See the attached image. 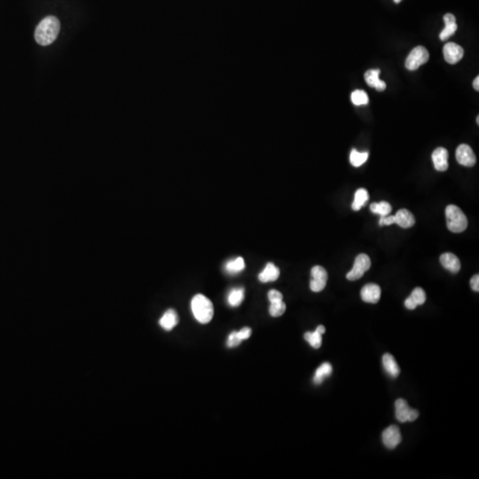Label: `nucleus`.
<instances>
[{
  "label": "nucleus",
  "mask_w": 479,
  "mask_h": 479,
  "mask_svg": "<svg viewBox=\"0 0 479 479\" xmlns=\"http://www.w3.org/2000/svg\"><path fill=\"white\" fill-rule=\"evenodd\" d=\"M61 29V23L55 16H47L43 19L36 27L35 39L42 46L53 44L57 38Z\"/></svg>",
  "instance_id": "1"
},
{
  "label": "nucleus",
  "mask_w": 479,
  "mask_h": 479,
  "mask_svg": "<svg viewBox=\"0 0 479 479\" xmlns=\"http://www.w3.org/2000/svg\"><path fill=\"white\" fill-rule=\"evenodd\" d=\"M191 308L193 314L200 323H209L214 315V308L212 303L204 295H196L193 298Z\"/></svg>",
  "instance_id": "2"
},
{
  "label": "nucleus",
  "mask_w": 479,
  "mask_h": 479,
  "mask_svg": "<svg viewBox=\"0 0 479 479\" xmlns=\"http://www.w3.org/2000/svg\"><path fill=\"white\" fill-rule=\"evenodd\" d=\"M447 227L453 232H463L468 226V219L460 208L448 205L446 209Z\"/></svg>",
  "instance_id": "3"
},
{
  "label": "nucleus",
  "mask_w": 479,
  "mask_h": 479,
  "mask_svg": "<svg viewBox=\"0 0 479 479\" xmlns=\"http://www.w3.org/2000/svg\"><path fill=\"white\" fill-rule=\"evenodd\" d=\"M429 59L428 52L426 48L418 45L411 51L406 61V68L409 70H416L421 65L427 63Z\"/></svg>",
  "instance_id": "4"
},
{
  "label": "nucleus",
  "mask_w": 479,
  "mask_h": 479,
  "mask_svg": "<svg viewBox=\"0 0 479 479\" xmlns=\"http://www.w3.org/2000/svg\"><path fill=\"white\" fill-rule=\"evenodd\" d=\"M370 266L371 260L369 257L366 254H359L356 258L353 267L347 273L346 278L352 281L360 279L364 275V273L369 270Z\"/></svg>",
  "instance_id": "5"
},
{
  "label": "nucleus",
  "mask_w": 479,
  "mask_h": 479,
  "mask_svg": "<svg viewBox=\"0 0 479 479\" xmlns=\"http://www.w3.org/2000/svg\"><path fill=\"white\" fill-rule=\"evenodd\" d=\"M396 417L400 422L414 421L419 416V412L412 409L405 399H399L395 402Z\"/></svg>",
  "instance_id": "6"
},
{
  "label": "nucleus",
  "mask_w": 479,
  "mask_h": 479,
  "mask_svg": "<svg viewBox=\"0 0 479 479\" xmlns=\"http://www.w3.org/2000/svg\"><path fill=\"white\" fill-rule=\"evenodd\" d=\"M312 279L310 282V288L313 292H320L323 291L327 281V272L325 268L320 265H315L311 271Z\"/></svg>",
  "instance_id": "7"
},
{
  "label": "nucleus",
  "mask_w": 479,
  "mask_h": 479,
  "mask_svg": "<svg viewBox=\"0 0 479 479\" xmlns=\"http://www.w3.org/2000/svg\"><path fill=\"white\" fill-rule=\"evenodd\" d=\"M456 159L459 164L466 167H473L476 163L475 154L471 148L466 144H461L456 149Z\"/></svg>",
  "instance_id": "8"
},
{
  "label": "nucleus",
  "mask_w": 479,
  "mask_h": 479,
  "mask_svg": "<svg viewBox=\"0 0 479 479\" xmlns=\"http://www.w3.org/2000/svg\"><path fill=\"white\" fill-rule=\"evenodd\" d=\"M402 440L399 427L396 425H391L382 432V442L385 447L393 449L398 447Z\"/></svg>",
  "instance_id": "9"
},
{
  "label": "nucleus",
  "mask_w": 479,
  "mask_h": 479,
  "mask_svg": "<svg viewBox=\"0 0 479 479\" xmlns=\"http://www.w3.org/2000/svg\"><path fill=\"white\" fill-rule=\"evenodd\" d=\"M443 53L446 62L449 64H455L460 62L464 55L462 47L453 42L447 43L444 46Z\"/></svg>",
  "instance_id": "10"
},
{
  "label": "nucleus",
  "mask_w": 479,
  "mask_h": 479,
  "mask_svg": "<svg viewBox=\"0 0 479 479\" xmlns=\"http://www.w3.org/2000/svg\"><path fill=\"white\" fill-rule=\"evenodd\" d=\"M360 295L364 302L376 304L381 298V288L376 284H367L362 288Z\"/></svg>",
  "instance_id": "11"
},
{
  "label": "nucleus",
  "mask_w": 479,
  "mask_h": 479,
  "mask_svg": "<svg viewBox=\"0 0 479 479\" xmlns=\"http://www.w3.org/2000/svg\"><path fill=\"white\" fill-rule=\"evenodd\" d=\"M432 161L436 170L446 171L448 169V151L444 148H438L432 153Z\"/></svg>",
  "instance_id": "12"
},
{
  "label": "nucleus",
  "mask_w": 479,
  "mask_h": 479,
  "mask_svg": "<svg viewBox=\"0 0 479 479\" xmlns=\"http://www.w3.org/2000/svg\"><path fill=\"white\" fill-rule=\"evenodd\" d=\"M380 73H381L380 69H369V70H367V72L365 73L364 77H365L367 84L370 87L374 88L377 91H385V88H386V84H385V82L381 81L379 78Z\"/></svg>",
  "instance_id": "13"
},
{
  "label": "nucleus",
  "mask_w": 479,
  "mask_h": 479,
  "mask_svg": "<svg viewBox=\"0 0 479 479\" xmlns=\"http://www.w3.org/2000/svg\"><path fill=\"white\" fill-rule=\"evenodd\" d=\"M455 21H456L455 16L452 15V14H447L444 16V22H445L446 27L439 34V38L442 41H446V40L448 39L457 30V24H456Z\"/></svg>",
  "instance_id": "14"
},
{
  "label": "nucleus",
  "mask_w": 479,
  "mask_h": 479,
  "mask_svg": "<svg viewBox=\"0 0 479 479\" xmlns=\"http://www.w3.org/2000/svg\"><path fill=\"white\" fill-rule=\"evenodd\" d=\"M426 301V294L421 288H416L412 292L410 297L405 301V305L409 310H414L418 305L424 304Z\"/></svg>",
  "instance_id": "15"
},
{
  "label": "nucleus",
  "mask_w": 479,
  "mask_h": 479,
  "mask_svg": "<svg viewBox=\"0 0 479 479\" xmlns=\"http://www.w3.org/2000/svg\"><path fill=\"white\" fill-rule=\"evenodd\" d=\"M440 263L445 268L451 272H459L461 270V262L459 258L453 253H444L440 257Z\"/></svg>",
  "instance_id": "16"
},
{
  "label": "nucleus",
  "mask_w": 479,
  "mask_h": 479,
  "mask_svg": "<svg viewBox=\"0 0 479 479\" xmlns=\"http://www.w3.org/2000/svg\"><path fill=\"white\" fill-rule=\"evenodd\" d=\"M394 217H395V224L402 228H410L415 223L414 215L412 214L410 211L405 209L399 210Z\"/></svg>",
  "instance_id": "17"
},
{
  "label": "nucleus",
  "mask_w": 479,
  "mask_h": 479,
  "mask_svg": "<svg viewBox=\"0 0 479 479\" xmlns=\"http://www.w3.org/2000/svg\"><path fill=\"white\" fill-rule=\"evenodd\" d=\"M178 323V316L174 310L170 309L164 312V315L160 319L159 324L165 330L173 329Z\"/></svg>",
  "instance_id": "18"
},
{
  "label": "nucleus",
  "mask_w": 479,
  "mask_h": 479,
  "mask_svg": "<svg viewBox=\"0 0 479 479\" xmlns=\"http://www.w3.org/2000/svg\"><path fill=\"white\" fill-rule=\"evenodd\" d=\"M326 332V328L322 325H319L314 332H306L305 339L310 345L314 349H319L322 343V334Z\"/></svg>",
  "instance_id": "19"
},
{
  "label": "nucleus",
  "mask_w": 479,
  "mask_h": 479,
  "mask_svg": "<svg viewBox=\"0 0 479 479\" xmlns=\"http://www.w3.org/2000/svg\"><path fill=\"white\" fill-rule=\"evenodd\" d=\"M279 268L273 265L272 263H268L267 265H265L264 271L259 273L258 279L262 282L266 283V282L275 281L276 279H278V278H279Z\"/></svg>",
  "instance_id": "20"
},
{
  "label": "nucleus",
  "mask_w": 479,
  "mask_h": 479,
  "mask_svg": "<svg viewBox=\"0 0 479 479\" xmlns=\"http://www.w3.org/2000/svg\"><path fill=\"white\" fill-rule=\"evenodd\" d=\"M382 366L385 367V371L388 373L389 375H391L392 377H398L399 376V373H400V369H399V365L397 363L394 357L390 354V353H386L382 357Z\"/></svg>",
  "instance_id": "21"
},
{
  "label": "nucleus",
  "mask_w": 479,
  "mask_h": 479,
  "mask_svg": "<svg viewBox=\"0 0 479 479\" xmlns=\"http://www.w3.org/2000/svg\"><path fill=\"white\" fill-rule=\"evenodd\" d=\"M369 200V195L365 188H359L356 191L354 195V201L352 203V208L353 211H358L364 207L367 201Z\"/></svg>",
  "instance_id": "22"
},
{
  "label": "nucleus",
  "mask_w": 479,
  "mask_h": 479,
  "mask_svg": "<svg viewBox=\"0 0 479 479\" xmlns=\"http://www.w3.org/2000/svg\"><path fill=\"white\" fill-rule=\"evenodd\" d=\"M332 371H333V368H332L331 364L328 363V362H325V363L322 364L316 370L314 377H313L314 384L315 385H320L326 378L328 377L332 374Z\"/></svg>",
  "instance_id": "23"
},
{
  "label": "nucleus",
  "mask_w": 479,
  "mask_h": 479,
  "mask_svg": "<svg viewBox=\"0 0 479 479\" xmlns=\"http://www.w3.org/2000/svg\"><path fill=\"white\" fill-rule=\"evenodd\" d=\"M245 268V262L243 258H237L234 260L227 262L225 265V271L230 274H236L244 271Z\"/></svg>",
  "instance_id": "24"
},
{
  "label": "nucleus",
  "mask_w": 479,
  "mask_h": 479,
  "mask_svg": "<svg viewBox=\"0 0 479 479\" xmlns=\"http://www.w3.org/2000/svg\"><path fill=\"white\" fill-rule=\"evenodd\" d=\"M367 158H368V153L359 152L356 149H352L350 155V162L354 167L361 166L367 162Z\"/></svg>",
  "instance_id": "25"
},
{
  "label": "nucleus",
  "mask_w": 479,
  "mask_h": 479,
  "mask_svg": "<svg viewBox=\"0 0 479 479\" xmlns=\"http://www.w3.org/2000/svg\"><path fill=\"white\" fill-rule=\"evenodd\" d=\"M370 210L374 214H379L381 217H385L392 212V208L391 204L387 202H381L371 204Z\"/></svg>",
  "instance_id": "26"
},
{
  "label": "nucleus",
  "mask_w": 479,
  "mask_h": 479,
  "mask_svg": "<svg viewBox=\"0 0 479 479\" xmlns=\"http://www.w3.org/2000/svg\"><path fill=\"white\" fill-rule=\"evenodd\" d=\"M244 299V289H233L228 295L229 305L232 307L239 306Z\"/></svg>",
  "instance_id": "27"
},
{
  "label": "nucleus",
  "mask_w": 479,
  "mask_h": 479,
  "mask_svg": "<svg viewBox=\"0 0 479 479\" xmlns=\"http://www.w3.org/2000/svg\"><path fill=\"white\" fill-rule=\"evenodd\" d=\"M351 99H352V103L356 106L367 105L368 102H369L367 92L362 91V90H356V91H353L352 96H351Z\"/></svg>",
  "instance_id": "28"
},
{
  "label": "nucleus",
  "mask_w": 479,
  "mask_h": 479,
  "mask_svg": "<svg viewBox=\"0 0 479 479\" xmlns=\"http://www.w3.org/2000/svg\"><path fill=\"white\" fill-rule=\"evenodd\" d=\"M285 311H286V305L283 301L271 303L270 308H269V312L272 317H279L284 314Z\"/></svg>",
  "instance_id": "29"
},
{
  "label": "nucleus",
  "mask_w": 479,
  "mask_h": 479,
  "mask_svg": "<svg viewBox=\"0 0 479 479\" xmlns=\"http://www.w3.org/2000/svg\"><path fill=\"white\" fill-rule=\"evenodd\" d=\"M242 343V340L240 339L237 331H233L231 334H229L228 340H227V346L229 348H233L238 346Z\"/></svg>",
  "instance_id": "30"
},
{
  "label": "nucleus",
  "mask_w": 479,
  "mask_h": 479,
  "mask_svg": "<svg viewBox=\"0 0 479 479\" xmlns=\"http://www.w3.org/2000/svg\"><path fill=\"white\" fill-rule=\"evenodd\" d=\"M268 298L269 301L271 303H274V302L282 301L283 296L279 291L272 290V291H269Z\"/></svg>",
  "instance_id": "31"
},
{
  "label": "nucleus",
  "mask_w": 479,
  "mask_h": 479,
  "mask_svg": "<svg viewBox=\"0 0 479 479\" xmlns=\"http://www.w3.org/2000/svg\"><path fill=\"white\" fill-rule=\"evenodd\" d=\"M392 224H395V217L394 216H385V217H381L380 220H379V225L382 226V225H391Z\"/></svg>",
  "instance_id": "32"
},
{
  "label": "nucleus",
  "mask_w": 479,
  "mask_h": 479,
  "mask_svg": "<svg viewBox=\"0 0 479 479\" xmlns=\"http://www.w3.org/2000/svg\"><path fill=\"white\" fill-rule=\"evenodd\" d=\"M237 334H238L240 339H241L242 341H244V340H246V339L250 338V337H251V329L250 327H244L243 329H241V330L237 332Z\"/></svg>",
  "instance_id": "33"
},
{
  "label": "nucleus",
  "mask_w": 479,
  "mask_h": 479,
  "mask_svg": "<svg viewBox=\"0 0 479 479\" xmlns=\"http://www.w3.org/2000/svg\"><path fill=\"white\" fill-rule=\"evenodd\" d=\"M470 286H471L472 290L475 291V292H478L479 291V276L478 274H475V275L472 277L471 279H470Z\"/></svg>",
  "instance_id": "34"
},
{
  "label": "nucleus",
  "mask_w": 479,
  "mask_h": 479,
  "mask_svg": "<svg viewBox=\"0 0 479 479\" xmlns=\"http://www.w3.org/2000/svg\"><path fill=\"white\" fill-rule=\"evenodd\" d=\"M473 86H474L475 91H479V76L475 77L474 82H473Z\"/></svg>",
  "instance_id": "35"
},
{
  "label": "nucleus",
  "mask_w": 479,
  "mask_h": 479,
  "mask_svg": "<svg viewBox=\"0 0 479 479\" xmlns=\"http://www.w3.org/2000/svg\"><path fill=\"white\" fill-rule=\"evenodd\" d=\"M401 1H402V0H394V2L397 3V4H399V2H401Z\"/></svg>",
  "instance_id": "36"
},
{
  "label": "nucleus",
  "mask_w": 479,
  "mask_h": 479,
  "mask_svg": "<svg viewBox=\"0 0 479 479\" xmlns=\"http://www.w3.org/2000/svg\"><path fill=\"white\" fill-rule=\"evenodd\" d=\"M476 123H477V124H479V116H477V117H476Z\"/></svg>",
  "instance_id": "37"
}]
</instances>
